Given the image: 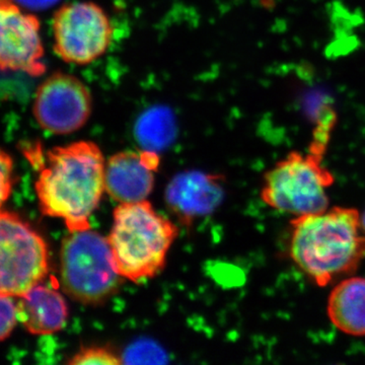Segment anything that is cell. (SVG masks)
<instances>
[{
  "mask_svg": "<svg viewBox=\"0 0 365 365\" xmlns=\"http://www.w3.org/2000/svg\"><path fill=\"white\" fill-rule=\"evenodd\" d=\"M24 153L40 169L36 192L43 215L63 220L68 232L91 228L106 191V162L97 144L78 141L45 153L40 145L26 146Z\"/></svg>",
  "mask_w": 365,
  "mask_h": 365,
  "instance_id": "6da1fadb",
  "label": "cell"
},
{
  "mask_svg": "<svg viewBox=\"0 0 365 365\" xmlns=\"http://www.w3.org/2000/svg\"><path fill=\"white\" fill-rule=\"evenodd\" d=\"M290 225V257L319 287L354 272L365 258V234L357 209L328 208L297 216Z\"/></svg>",
  "mask_w": 365,
  "mask_h": 365,
  "instance_id": "7a4b0ae2",
  "label": "cell"
},
{
  "mask_svg": "<svg viewBox=\"0 0 365 365\" xmlns=\"http://www.w3.org/2000/svg\"><path fill=\"white\" fill-rule=\"evenodd\" d=\"M179 230L148 200L120 203L113 213L108 241L118 272L124 279H150L165 268Z\"/></svg>",
  "mask_w": 365,
  "mask_h": 365,
  "instance_id": "3957f363",
  "label": "cell"
},
{
  "mask_svg": "<svg viewBox=\"0 0 365 365\" xmlns=\"http://www.w3.org/2000/svg\"><path fill=\"white\" fill-rule=\"evenodd\" d=\"M60 279L66 294L79 304L98 306L118 292V272L108 237L88 230L69 232L60 251Z\"/></svg>",
  "mask_w": 365,
  "mask_h": 365,
  "instance_id": "277c9868",
  "label": "cell"
},
{
  "mask_svg": "<svg viewBox=\"0 0 365 365\" xmlns=\"http://www.w3.org/2000/svg\"><path fill=\"white\" fill-rule=\"evenodd\" d=\"M325 151H292L266 173L261 199L269 207L297 216L323 212L329 208L328 189L335 182L322 165Z\"/></svg>",
  "mask_w": 365,
  "mask_h": 365,
  "instance_id": "5b68a950",
  "label": "cell"
},
{
  "mask_svg": "<svg viewBox=\"0 0 365 365\" xmlns=\"http://www.w3.org/2000/svg\"><path fill=\"white\" fill-rule=\"evenodd\" d=\"M48 271L42 235L20 216L0 210V294L21 297L43 282Z\"/></svg>",
  "mask_w": 365,
  "mask_h": 365,
  "instance_id": "8992f818",
  "label": "cell"
},
{
  "mask_svg": "<svg viewBox=\"0 0 365 365\" xmlns=\"http://www.w3.org/2000/svg\"><path fill=\"white\" fill-rule=\"evenodd\" d=\"M54 51L67 63L86 66L105 54L112 41L111 21L93 2H74L53 18Z\"/></svg>",
  "mask_w": 365,
  "mask_h": 365,
  "instance_id": "52a82bcc",
  "label": "cell"
},
{
  "mask_svg": "<svg viewBox=\"0 0 365 365\" xmlns=\"http://www.w3.org/2000/svg\"><path fill=\"white\" fill-rule=\"evenodd\" d=\"M93 101L88 88L76 76L56 72L41 83L33 114L41 128L53 134H71L90 119Z\"/></svg>",
  "mask_w": 365,
  "mask_h": 365,
  "instance_id": "ba28073f",
  "label": "cell"
},
{
  "mask_svg": "<svg viewBox=\"0 0 365 365\" xmlns=\"http://www.w3.org/2000/svg\"><path fill=\"white\" fill-rule=\"evenodd\" d=\"M43 58L39 20L14 0H0V71L39 76L46 71Z\"/></svg>",
  "mask_w": 365,
  "mask_h": 365,
  "instance_id": "9c48e42d",
  "label": "cell"
},
{
  "mask_svg": "<svg viewBox=\"0 0 365 365\" xmlns=\"http://www.w3.org/2000/svg\"><path fill=\"white\" fill-rule=\"evenodd\" d=\"M158 165L160 157L155 151L118 153L106 163V192L118 203L146 200L155 187Z\"/></svg>",
  "mask_w": 365,
  "mask_h": 365,
  "instance_id": "30bf717a",
  "label": "cell"
},
{
  "mask_svg": "<svg viewBox=\"0 0 365 365\" xmlns=\"http://www.w3.org/2000/svg\"><path fill=\"white\" fill-rule=\"evenodd\" d=\"M225 178L199 170L178 174L165 189V202L185 225L211 215L225 199Z\"/></svg>",
  "mask_w": 365,
  "mask_h": 365,
  "instance_id": "8fae6325",
  "label": "cell"
},
{
  "mask_svg": "<svg viewBox=\"0 0 365 365\" xmlns=\"http://www.w3.org/2000/svg\"><path fill=\"white\" fill-rule=\"evenodd\" d=\"M18 299V319L29 333L52 335L66 327L68 306L56 288L41 282Z\"/></svg>",
  "mask_w": 365,
  "mask_h": 365,
  "instance_id": "7c38bea8",
  "label": "cell"
},
{
  "mask_svg": "<svg viewBox=\"0 0 365 365\" xmlns=\"http://www.w3.org/2000/svg\"><path fill=\"white\" fill-rule=\"evenodd\" d=\"M328 316L343 333L365 336V278H346L334 287L329 297Z\"/></svg>",
  "mask_w": 365,
  "mask_h": 365,
  "instance_id": "4fadbf2b",
  "label": "cell"
},
{
  "mask_svg": "<svg viewBox=\"0 0 365 365\" xmlns=\"http://www.w3.org/2000/svg\"><path fill=\"white\" fill-rule=\"evenodd\" d=\"M134 132L141 150L158 153L176 138V119L169 108L157 106L138 118Z\"/></svg>",
  "mask_w": 365,
  "mask_h": 365,
  "instance_id": "5bb4252c",
  "label": "cell"
},
{
  "mask_svg": "<svg viewBox=\"0 0 365 365\" xmlns=\"http://www.w3.org/2000/svg\"><path fill=\"white\" fill-rule=\"evenodd\" d=\"M124 364L123 357L108 346H83L68 361V364Z\"/></svg>",
  "mask_w": 365,
  "mask_h": 365,
  "instance_id": "9a60e30c",
  "label": "cell"
},
{
  "mask_svg": "<svg viewBox=\"0 0 365 365\" xmlns=\"http://www.w3.org/2000/svg\"><path fill=\"white\" fill-rule=\"evenodd\" d=\"M124 364H162L167 362L165 351L151 341H137L126 350Z\"/></svg>",
  "mask_w": 365,
  "mask_h": 365,
  "instance_id": "2e32d148",
  "label": "cell"
},
{
  "mask_svg": "<svg viewBox=\"0 0 365 365\" xmlns=\"http://www.w3.org/2000/svg\"><path fill=\"white\" fill-rule=\"evenodd\" d=\"M18 321V304L14 297L0 294V342L11 335Z\"/></svg>",
  "mask_w": 365,
  "mask_h": 365,
  "instance_id": "e0dca14e",
  "label": "cell"
},
{
  "mask_svg": "<svg viewBox=\"0 0 365 365\" xmlns=\"http://www.w3.org/2000/svg\"><path fill=\"white\" fill-rule=\"evenodd\" d=\"M14 186V160L9 153L0 150V210L11 196Z\"/></svg>",
  "mask_w": 365,
  "mask_h": 365,
  "instance_id": "ac0fdd59",
  "label": "cell"
},
{
  "mask_svg": "<svg viewBox=\"0 0 365 365\" xmlns=\"http://www.w3.org/2000/svg\"><path fill=\"white\" fill-rule=\"evenodd\" d=\"M21 6L31 9H44L56 4L58 0H14Z\"/></svg>",
  "mask_w": 365,
  "mask_h": 365,
  "instance_id": "d6986e66",
  "label": "cell"
},
{
  "mask_svg": "<svg viewBox=\"0 0 365 365\" xmlns=\"http://www.w3.org/2000/svg\"><path fill=\"white\" fill-rule=\"evenodd\" d=\"M361 227L365 234V212L364 215L361 216Z\"/></svg>",
  "mask_w": 365,
  "mask_h": 365,
  "instance_id": "ffe728a7",
  "label": "cell"
}]
</instances>
